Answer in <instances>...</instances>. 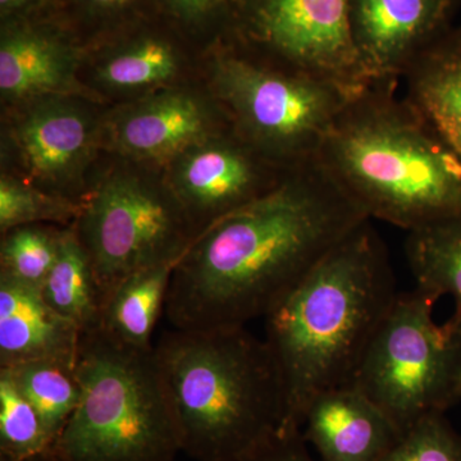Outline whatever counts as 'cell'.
I'll return each mask as SVG.
<instances>
[{
	"label": "cell",
	"mask_w": 461,
	"mask_h": 461,
	"mask_svg": "<svg viewBox=\"0 0 461 461\" xmlns=\"http://www.w3.org/2000/svg\"><path fill=\"white\" fill-rule=\"evenodd\" d=\"M366 220L317 158L295 167L276 189L195 236L173 267L167 318L185 330L266 318Z\"/></svg>",
	"instance_id": "cell-1"
},
{
	"label": "cell",
	"mask_w": 461,
	"mask_h": 461,
	"mask_svg": "<svg viewBox=\"0 0 461 461\" xmlns=\"http://www.w3.org/2000/svg\"><path fill=\"white\" fill-rule=\"evenodd\" d=\"M397 295L386 245L366 220L264 318L286 393L287 429H302L315 397L351 384Z\"/></svg>",
	"instance_id": "cell-2"
},
{
	"label": "cell",
	"mask_w": 461,
	"mask_h": 461,
	"mask_svg": "<svg viewBox=\"0 0 461 461\" xmlns=\"http://www.w3.org/2000/svg\"><path fill=\"white\" fill-rule=\"evenodd\" d=\"M397 87L351 96L317 160L369 220L411 232L461 213V159Z\"/></svg>",
	"instance_id": "cell-3"
},
{
	"label": "cell",
	"mask_w": 461,
	"mask_h": 461,
	"mask_svg": "<svg viewBox=\"0 0 461 461\" xmlns=\"http://www.w3.org/2000/svg\"><path fill=\"white\" fill-rule=\"evenodd\" d=\"M180 437L196 461H245L287 429L280 369L245 327L166 333L154 348Z\"/></svg>",
	"instance_id": "cell-4"
},
{
	"label": "cell",
	"mask_w": 461,
	"mask_h": 461,
	"mask_svg": "<svg viewBox=\"0 0 461 461\" xmlns=\"http://www.w3.org/2000/svg\"><path fill=\"white\" fill-rule=\"evenodd\" d=\"M80 402L50 448L60 461H173L180 437L154 348H131L100 327L81 335Z\"/></svg>",
	"instance_id": "cell-5"
},
{
	"label": "cell",
	"mask_w": 461,
	"mask_h": 461,
	"mask_svg": "<svg viewBox=\"0 0 461 461\" xmlns=\"http://www.w3.org/2000/svg\"><path fill=\"white\" fill-rule=\"evenodd\" d=\"M436 303L417 287L399 293L348 384L402 433L461 402V317L437 324Z\"/></svg>",
	"instance_id": "cell-6"
},
{
	"label": "cell",
	"mask_w": 461,
	"mask_h": 461,
	"mask_svg": "<svg viewBox=\"0 0 461 461\" xmlns=\"http://www.w3.org/2000/svg\"><path fill=\"white\" fill-rule=\"evenodd\" d=\"M212 84L236 135L286 168L317 158L339 112L355 95L269 58L238 51L215 57Z\"/></svg>",
	"instance_id": "cell-7"
},
{
	"label": "cell",
	"mask_w": 461,
	"mask_h": 461,
	"mask_svg": "<svg viewBox=\"0 0 461 461\" xmlns=\"http://www.w3.org/2000/svg\"><path fill=\"white\" fill-rule=\"evenodd\" d=\"M71 227L104 297L132 273L177 263L196 236L172 190L135 175L100 182Z\"/></svg>",
	"instance_id": "cell-8"
},
{
	"label": "cell",
	"mask_w": 461,
	"mask_h": 461,
	"mask_svg": "<svg viewBox=\"0 0 461 461\" xmlns=\"http://www.w3.org/2000/svg\"><path fill=\"white\" fill-rule=\"evenodd\" d=\"M249 44L264 57L359 93L371 85L350 32L348 0H240Z\"/></svg>",
	"instance_id": "cell-9"
},
{
	"label": "cell",
	"mask_w": 461,
	"mask_h": 461,
	"mask_svg": "<svg viewBox=\"0 0 461 461\" xmlns=\"http://www.w3.org/2000/svg\"><path fill=\"white\" fill-rule=\"evenodd\" d=\"M291 169L233 132L232 138L209 139L182 154L169 189L198 235L209 224L276 189Z\"/></svg>",
	"instance_id": "cell-10"
},
{
	"label": "cell",
	"mask_w": 461,
	"mask_h": 461,
	"mask_svg": "<svg viewBox=\"0 0 461 461\" xmlns=\"http://www.w3.org/2000/svg\"><path fill=\"white\" fill-rule=\"evenodd\" d=\"M460 0H348L357 59L371 83L405 77L453 27Z\"/></svg>",
	"instance_id": "cell-11"
},
{
	"label": "cell",
	"mask_w": 461,
	"mask_h": 461,
	"mask_svg": "<svg viewBox=\"0 0 461 461\" xmlns=\"http://www.w3.org/2000/svg\"><path fill=\"white\" fill-rule=\"evenodd\" d=\"M302 432L320 461H378L402 435L386 412L353 386L315 397Z\"/></svg>",
	"instance_id": "cell-12"
},
{
	"label": "cell",
	"mask_w": 461,
	"mask_h": 461,
	"mask_svg": "<svg viewBox=\"0 0 461 461\" xmlns=\"http://www.w3.org/2000/svg\"><path fill=\"white\" fill-rule=\"evenodd\" d=\"M81 335L44 302L41 288L0 276V368L39 360L75 368Z\"/></svg>",
	"instance_id": "cell-13"
},
{
	"label": "cell",
	"mask_w": 461,
	"mask_h": 461,
	"mask_svg": "<svg viewBox=\"0 0 461 461\" xmlns=\"http://www.w3.org/2000/svg\"><path fill=\"white\" fill-rule=\"evenodd\" d=\"M209 132L211 118L204 105L189 94L169 91L123 112L115 120L112 139L127 156L163 160L209 140Z\"/></svg>",
	"instance_id": "cell-14"
},
{
	"label": "cell",
	"mask_w": 461,
	"mask_h": 461,
	"mask_svg": "<svg viewBox=\"0 0 461 461\" xmlns=\"http://www.w3.org/2000/svg\"><path fill=\"white\" fill-rule=\"evenodd\" d=\"M93 142L85 112L65 102H44L30 109L14 129V144L35 180L63 189L74 180Z\"/></svg>",
	"instance_id": "cell-15"
},
{
	"label": "cell",
	"mask_w": 461,
	"mask_h": 461,
	"mask_svg": "<svg viewBox=\"0 0 461 461\" xmlns=\"http://www.w3.org/2000/svg\"><path fill=\"white\" fill-rule=\"evenodd\" d=\"M403 80L405 98L461 159V25L433 42Z\"/></svg>",
	"instance_id": "cell-16"
},
{
	"label": "cell",
	"mask_w": 461,
	"mask_h": 461,
	"mask_svg": "<svg viewBox=\"0 0 461 461\" xmlns=\"http://www.w3.org/2000/svg\"><path fill=\"white\" fill-rule=\"evenodd\" d=\"M75 63L67 47L35 30H16L0 45V91L5 99L29 100L68 93Z\"/></svg>",
	"instance_id": "cell-17"
},
{
	"label": "cell",
	"mask_w": 461,
	"mask_h": 461,
	"mask_svg": "<svg viewBox=\"0 0 461 461\" xmlns=\"http://www.w3.org/2000/svg\"><path fill=\"white\" fill-rule=\"evenodd\" d=\"M175 264L132 273L105 295L99 327L121 344L149 350Z\"/></svg>",
	"instance_id": "cell-18"
},
{
	"label": "cell",
	"mask_w": 461,
	"mask_h": 461,
	"mask_svg": "<svg viewBox=\"0 0 461 461\" xmlns=\"http://www.w3.org/2000/svg\"><path fill=\"white\" fill-rule=\"evenodd\" d=\"M41 293L44 302L81 333L99 326L104 296L89 257L71 226L63 230L56 262Z\"/></svg>",
	"instance_id": "cell-19"
},
{
	"label": "cell",
	"mask_w": 461,
	"mask_h": 461,
	"mask_svg": "<svg viewBox=\"0 0 461 461\" xmlns=\"http://www.w3.org/2000/svg\"><path fill=\"white\" fill-rule=\"evenodd\" d=\"M405 256L415 287L437 300L450 295L461 317V213L408 232Z\"/></svg>",
	"instance_id": "cell-20"
},
{
	"label": "cell",
	"mask_w": 461,
	"mask_h": 461,
	"mask_svg": "<svg viewBox=\"0 0 461 461\" xmlns=\"http://www.w3.org/2000/svg\"><path fill=\"white\" fill-rule=\"evenodd\" d=\"M2 369L9 373L20 393L38 411L51 447L80 402L81 386L76 369L48 360Z\"/></svg>",
	"instance_id": "cell-21"
},
{
	"label": "cell",
	"mask_w": 461,
	"mask_h": 461,
	"mask_svg": "<svg viewBox=\"0 0 461 461\" xmlns=\"http://www.w3.org/2000/svg\"><path fill=\"white\" fill-rule=\"evenodd\" d=\"M62 232L47 224H27L3 233L0 276L41 288L56 262Z\"/></svg>",
	"instance_id": "cell-22"
},
{
	"label": "cell",
	"mask_w": 461,
	"mask_h": 461,
	"mask_svg": "<svg viewBox=\"0 0 461 461\" xmlns=\"http://www.w3.org/2000/svg\"><path fill=\"white\" fill-rule=\"evenodd\" d=\"M50 448L38 411L0 368V461H26Z\"/></svg>",
	"instance_id": "cell-23"
},
{
	"label": "cell",
	"mask_w": 461,
	"mask_h": 461,
	"mask_svg": "<svg viewBox=\"0 0 461 461\" xmlns=\"http://www.w3.org/2000/svg\"><path fill=\"white\" fill-rule=\"evenodd\" d=\"M177 58L171 45L159 39H145L109 57L99 68V77L115 89H141L171 80Z\"/></svg>",
	"instance_id": "cell-24"
},
{
	"label": "cell",
	"mask_w": 461,
	"mask_h": 461,
	"mask_svg": "<svg viewBox=\"0 0 461 461\" xmlns=\"http://www.w3.org/2000/svg\"><path fill=\"white\" fill-rule=\"evenodd\" d=\"M83 204L56 195L25 181L3 176L0 180V230L27 224L67 223L76 221Z\"/></svg>",
	"instance_id": "cell-25"
},
{
	"label": "cell",
	"mask_w": 461,
	"mask_h": 461,
	"mask_svg": "<svg viewBox=\"0 0 461 461\" xmlns=\"http://www.w3.org/2000/svg\"><path fill=\"white\" fill-rule=\"evenodd\" d=\"M378 461H461V437L445 414L418 421Z\"/></svg>",
	"instance_id": "cell-26"
},
{
	"label": "cell",
	"mask_w": 461,
	"mask_h": 461,
	"mask_svg": "<svg viewBox=\"0 0 461 461\" xmlns=\"http://www.w3.org/2000/svg\"><path fill=\"white\" fill-rule=\"evenodd\" d=\"M245 461H317L308 450L302 429H290L276 436L271 442Z\"/></svg>",
	"instance_id": "cell-27"
},
{
	"label": "cell",
	"mask_w": 461,
	"mask_h": 461,
	"mask_svg": "<svg viewBox=\"0 0 461 461\" xmlns=\"http://www.w3.org/2000/svg\"><path fill=\"white\" fill-rule=\"evenodd\" d=\"M173 7L185 17H199L205 14L217 0H169Z\"/></svg>",
	"instance_id": "cell-28"
},
{
	"label": "cell",
	"mask_w": 461,
	"mask_h": 461,
	"mask_svg": "<svg viewBox=\"0 0 461 461\" xmlns=\"http://www.w3.org/2000/svg\"><path fill=\"white\" fill-rule=\"evenodd\" d=\"M87 5L103 11H111V9H120L129 5L131 0H85Z\"/></svg>",
	"instance_id": "cell-29"
},
{
	"label": "cell",
	"mask_w": 461,
	"mask_h": 461,
	"mask_svg": "<svg viewBox=\"0 0 461 461\" xmlns=\"http://www.w3.org/2000/svg\"><path fill=\"white\" fill-rule=\"evenodd\" d=\"M27 0H0V5L3 9H12L25 5Z\"/></svg>",
	"instance_id": "cell-30"
},
{
	"label": "cell",
	"mask_w": 461,
	"mask_h": 461,
	"mask_svg": "<svg viewBox=\"0 0 461 461\" xmlns=\"http://www.w3.org/2000/svg\"><path fill=\"white\" fill-rule=\"evenodd\" d=\"M26 461H60V460L57 459V457L54 456V455L51 454L50 450H48V451H45V453L38 455V456L32 457V459L26 460Z\"/></svg>",
	"instance_id": "cell-31"
},
{
	"label": "cell",
	"mask_w": 461,
	"mask_h": 461,
	"mask_svg": "<svg viewBox=\"0 0 461 461\" xmlns=\"http://www.w3.org/2000/svg\"><path fill=\"white\" fill-rule=\"evenodd\" d=\"M229 2H236V3H239L240 0H229Z\"/></svg>",
	"instance_id": "cell-32"
}]
</instances>
